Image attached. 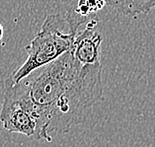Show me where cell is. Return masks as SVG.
Instances as JSON below:
<instances>
[{
  "label": "cell",
  "mask_w": 155,
  "mask_h": 147,
  "mask_svg": "<svg viewBox=\"0 0 155 147\" xmlns=\"http://www.w3.org/2000/svg\"><path fill=\"white\" fill-rule=\"evenodd\" d=\"M0 122L11 133H20L38 139V122L32 109L24 99L5 84Z\"/></svg>",
  "instance_id": "cell-2"
},
{
  "label": "cell",
  "mask_w": 155,
  "mask_h": 147,
  "mask_svg": "<svg viewBox=\"0 0 155 147\" xmlns=\"http://www.w3.org/2000/svg\"><path fill=\"white\" fill-rule=\"evenodd\" d=\"M104 4L105 0H79L75 11L82 16L88 17L90 14L96 13L98 10H100Z\"/></svg>",
  "instance_id": "cell-5"
},
{
  "label": "cell",
  "mask_w": 155,
  "mask_h": 147,
  "mask_svg": "<svg viewBox=\"0 0 155 147\" xmlns=\"http://www.w3.org/2000/svg\"><path fill=\"white\" fill-rule=\"evenodd\" d=\"M96 20L90 19L87 22L86 29L77 33L71 51L74 58L81 64H97L101 63V44L102 35L95 30Z\"/></svg>",
  "instance_id": "cell-3"
},
{
  "label": "cell",
  "mask_w": 155,
  "mask_h": 147,
  "mask_svg": "<svg viewBox=\"0 0 155 147\" xmlns=\"http://www.w3.org/2000/svg\"><path fill=\"white\" fill-rule=\"evenodd\" d=\"M3 34H4V30H3L2 25L0 24V41L2 40V38H3Z\"/></svg>",
  "instance_id": "cell-6"
},
{
  "label": "cell",
  "mask_w": 155,
  "mask_h": 147,
  "mask_svg": "<svg viewBox=\"0 0 155 147\" xmlns=\"http://www.w3.org/2000/svg\"><path fill=\"white\" fill-rule=\"evenodd\" d=\"M105 3L127 16L147 14L155 7V0H105Z\"/></svg>",
  "instance_id": "cell-4"
},
{
  "label": "cell",
  "mask_w": 155,
  "mask_h": 147,
  "mask_svg": "<svg viewBox=\"0 0 155 147\" xmlns=\"http://www.w3.org/2000/svg\"><path fill=\"white\" fill-rule=\"evenodd\" d=\"M89 20V17L82 16L75 10L65 15L56 13L47 16L39 33L27 47L25 62L7 80L16 83L33 70L48 64L71 50L79 27Z\"/></svg>",
  "instance_id": "cell-1"
}]
</instances>
